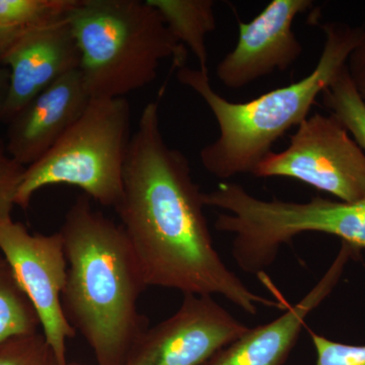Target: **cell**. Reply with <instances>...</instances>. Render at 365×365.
<instances>
[{"label": "cell", "mask_w": 365, "mask_h": 365, "mask_svg": "<svg viewBox=\"0 0 365 365\" xmlns=\"http://www.w3.org/2000/svg\"><path fill=\"white\" fill-rule=\"evenodd\" d=\"M188 158L165 143L157 101L132 133L116 209L146 287L220 295L249 314L280 302L250 289L218 253Z\"/></svg>", "instance_id": "1"}, {"label": "cell", "mask_w": 365, "mask_h": 365, "mask_svg": "<svg viewBox=\"0 0 365 365\" xmlns=\"http://www.w3.org/2000/svg\"><path fill=\"white\" fill-rule=\"evenodd\" d=\"M81 195L64 217L59 232L67 260L62 306L98 365H125L148 329L138 299L146 288L121 225Z\"/></svg>", "instance_id": "2"}, {"label": "cell", "mask_w": 365, "mask_h": 365, "mask_svg": "<svg viewBox=\"0 0 365 365\" xmlns=\"http://www.w3.org/2000/svg\"><path fill=\"white\" fill-rule=\"evenodd\" d=\"M323 51L314 71L290 85L275 88L248 102H230L213 90L208 71L184 66L178 81L202 98L217 123V138L200 150L209 174L227 180L253 174L272 146L292 127L309 117L317 98L332 83L364 37V26L327 21Z\"/></svg>", "instance_id": "3"}, {"label": "cell", "mask_w": 365, "mask_h": 365, "mask_svg": "<svg viewBox=\"0 0 365 365\" xmlns=\"http://www.w3.org/2000/svg\"><path fill=\"white\" fill-rule=\"evenodd\" d=\"M67 19L91 98H126L157 79L163 60L186 63L188 50L148 0H78Z\"/></svg>", "instance_id": "4"}, {"label": "cell", "mask_w": 365, "mask_h": 365, "mask_svg": "<svg viewBox=\"0 0 365 365\" xmlns=\"http://www.w3.org/2000/svg\"><path fill=\"white\" fill-rule=\"evenodd\" d=\"M131 121L127 98H91L59 140L26 168L16 206L26 209L40 190L67 185L101 205L116 207L123 194Z\"/></svg>", "instance_id": "5"}, {"label": "cell", "mask_w": 365, "mask_h": 365, "mask_svg": "<svg viewBox=\"0 0 365 365\" xmlns=\"http://www.w3.org/2000/svg\"><path fill=\"white\" fill-rule=\"evenodd\" d=\"M252 175L297 180L343 202L365 200V153L331 114L307 117L288 148L269 153Z\"/></svg>", "instance_id": "6"}, {"label": "cell", "mask_w": 365, "mask_h": 365, "mask_svg": "<svg viewBox=\"0 0 365 365\" xmlns=\"http://www.w3.org/2000/svg\"><path fill=\"white\" fill-rule=\"evenodd\" d=\"M0 254L32 304L42 334L60 365L68 364L66 342L76 332L62 306L67 260L61 234H31L24 223L13 217L2 218Z\"/></svg>", "instance_id": "7"}, {"label": "cell", "mask_w": 365, "mask_h": 365, "mask_svg": "<svg viewBox=\"0 0 365 365\" xmlns=\"http://www.w3.org/2000/svg\"><path fill=\"white\" fill-rule=\"evenodd\" d=\"M248 329L211 295L184 294L176 313L144 331L125 365H204Z\"/></svg>", "instance_id": "8"}, {"label": "cell", "mask_w": 365, "mask_h": 365, "mask_svg": "<svg viewBox=\"0 0 365 365\" xmlns=\"http://www.w3.org/2000/svg\"><path fill=\"white\" fill-rule=\"evenodd\" d=\"M312 0H273L256 18L239 21V39L216 67V76L232 90L246 88L275 71H287L304 52L294 32L299 14Z\"/></svg>", "instance_id": "9"}, {"label": "cell", "mask_w": 365, "mask_h": 365, "mask_svg": "<svg viewBox=\"0 0 365 365\" xmlns=\"http://www.w3.org/2000/svg\"><path fill=\"white\" fill-rule=\"evenodd\" d=\"M11 72L4 123L69 72L81 68V53L68 19L23 31L2 59Z\"/></svg>", "instance_id": "10"}, {"label": "cell", "mask_w": 365, "mask_h": 365, "mask_svg": "<svg viewBox=\"0 0 365 365\" xmlns=\"http://www.w3.org/2000/svg\"><path fill=\"white\" fill-rule=\"evenodd\" d=\"M356 252L342 242L330 267L299 302L288 306L285 313L272 322L249 328L204 365H284L306 325V319L333 292L346 264Z\"/></svg>", "instance_id": "11"}, {"label": "cell", "mask_w": 365, "mask_h": 365, "mask_svg": "<svg viewBox=\"0 0 365 365\" xmlns=\"http://www.w3.org/2000/svg\"><path fill=\"white\" fill-rule=\"evenodd\" d=\"M91 100L81 69L62 76L7 122V153L25 168L37 162L71 128Z\"/></svg>", "instance_id": "12"}, {"label": "cell", "mask_w": 365, "mask_h": 365, "mask_svg": "<svg viewBox=\"0 0 365 365\" xmlns=\"http://www.w3.org/2000/svg\"><path fill=\"white\" fill-rule=\"evenodd\" d=\"M290 222L295 234L336 235L359 251L365 249V200L347 203L314 197L294 206Z\"/></svg>", "instance_id": "13"}, {"label": "cell", "mask_w": 365, "mask_h": 365, "mask_svg": "<svg viewBox=\"0 0 365 365\" xmlns=\"http://www.w3.org/2000/svg\"><path fill=\"white\" fill-rule=\"evenodd\" d=\"M160 11L175 39L196 57L201 71H208L206 37L216 29L213 0H148Z\"/></svg>", "instance_id": "14"}, {"label": "cell", "mask_w": 365, "mask_h": 365, "mask_svg": "<svg viewBox=\"0 0 365 365\" xmlns=\"http://www.w3.org/2000/svg\"><path fill=\"white\" fill-rule=\"evenodd\" d=\"M39 329L32 304L0 254V346L14 337L38 333Z\"/></svg>", "instance_id": "15"}, {"label": "cell", "mask_w": 365, "mask_h": 365, "mask_svg": "<svg viewBox=\"0 0 365 365\" xmlns=\"http://www.w3.org/2000/svg\"><path fill=\"white\" fill-rule=\"evenodd\" d=\"M323 104L337 118L355 143L365 150V103L355 88L347 66L322 93Z\"/></svg>", "instance_id": "16"}, {"label": "cell", "mask_w": 365, "mask_h": 365, "mask_svg": "<svg viewBox=\"0 0 365 365\" xmlns=\"http://www.w3.org/2000/svg\"><path fill=\"white\" fill-rule=\"evenodd\" d=\"M78 0H0V21L26 31L67 18Z\"/></svg>", "instance_id": "17"}, {"label": "cell", "mask_w": 365, "mask_h": 365, "mask_svg": "<svg viewBox=\"0 0 365 365\" xmlns=\"http://www.w3.org/2000/svg\"><path fill=\"white\" fill-rule=\"evenodd\" d=\"M0 365H60L42 333L19 336L0 346Z\"/></svg>", "instance_id": "18"}, {"label": "cell", "mask_w": 365, "mask_h": 365, "mask_svg": "<svg viewBox=\"0 0 365 365\" xmlns=\"http://www.w3.org/2000/svg\"><path fill=\"white\" fill-rule=\"evenodd\" d=\"M316 350V365H365V345L336 342L311 332Z\"/></svg>", "instance_id": "19"}, {"label": "cell", "mask_w": 365, "mask_h": 365, "mask_svg": "<svg viewBox=\"0 0 365 365\" xmlns=\"http://www.w3.org/2000/svg\"><path fill=\"white\" fill-rule=\"evenodd\" d=\"M26 168L9 155L0 137V220L11 217L16 195Z\"/></svg>", "instance_id": "20"}, {"label": "cell", "mask_w": 365, "mask_h": 365, "mask_svg": "<svg viewBox=\"0 0 365 365\" xmlns=\"http://www.w3.org/2000/svg\"><path fill=\"white\" fill-rule=\"evenodd\" d=\"M21 32L23 31L16 30V29L4 25L0 21V64H1L2 59L6 56L9 48L16 42Z\"/></svg>", "instance_id": "21"}, {"label": "cell", "mask_w": 365, "mask_h": 365, "mask_svg": "<svg viewBox=\"0 0 365 365\" xmlns=\"http://www.w3.org/2000/svg\"><path fill=\"white\" fill-rule=\"evenodd\" d=\"M11 72L7 67L0 64V124L4 123V112L9 97Z\"/></svg>", "instance_id": "22"}, {"label": "cell", "mask_w": 365, "mask_h": 365, "mask_svg": "<svg viewBox=\"0 0 365 365\" xmlns=\"http://www.w3.org/2000/svg\"><path fill=\"white\" fill-rule=\"evenodd\" d=\"M355 88L365 103V64H348Z\"/></svg>", "instance_id": "23"}, {"label": "cell", "mask_w": 365, "mask_h": 365, "mask_svg": "<svg viewBox=\"0 0 365 365\" xmlns=\"http://www.w3.org/2000/svg\"><path fill=\"white\" fill-rule=\"evenodd\" d=\"M348 64H365V28L361 42L350 55Z\"/></svg>", "instance_id": "24"}, {"label": "cell", "mask_w": 365, "mask_h": 365, "mask_svg": "<svg viewBox=\"0 0 365 365\" xmlns=\"http://www.w3.org/2000/svg\"><path fill=\"white\" fill-rule=\"evenodd\" d=\"M67 365H83V364H78V362H68V364Z\"/></svg>", "instance_id": "25"}]
</instances>
